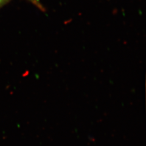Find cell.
<instances>
[{
    "instance_id": "1",
    "label": "cell",
    "mask_w": 146,
    "mask_h": 146,
    "mask_svg": "<svg viewBox=\"0 0 146 146\" xmlns=\"http://www.w3.org/2000/svg\"><path fill=\"white\" fill-rule=\"evenodd\" d=\"M9 1H10V0H0V7L4 5V4ZM29 1H33V0H29Z\"/></svg>"
}]
</instances>
